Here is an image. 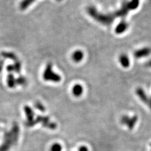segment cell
I'll return each instance as SVG.
<instances>
[{
  "instance_id": "1",
  "label": "cell",
  "mask_w": 151,
  "mask_h": 151,
  "mask_svg": "<svg viewBox=\"0 0 151 151\" xmlns=\"http://www.w3.org/2000/svg\"><path fill=\"white\" fill-rule=\"evenodd\" d=\"M20 134V128L17 124L13 125L12 130L4 136L3 143L0 145V151H8L18 141Z\"/></svg>"
},
{
  "instance_id": "2",
  "label": "cell",
  "mask_w": 151,
  "mask_h": 151,
  "mask_svg": "<svg viewBox=\"0 0 151 151\" xmlns=\"http://www.w3.org/2000/svg\"><path fill=\"white\" fill-rule=\"evenodd\" d=\"M88 13L89 15L92 17L96 21L100 22L103 25H108L111 24L114 21L115 16L114 14H109V15H105V14L100 13L97 11V9L93 6H90L88 8Z\"/></svg>"
},
{
  "instance_id": "3",
  "label": "cell",
  "mask_w": 151,
  "mask_h": 151,
  "mask_svg": "<svg viewBox=\"0 0 151 151\" xmlns=\"http://www.w3.org/2000/svg\"><path fill=\"white\" fill-rule=\"evenodd\" d=\"M43 78L47 81H52L55 83H58L60 81L61 77L58 74L55 73L52 70V66L50 64H49L44 70L43 74Z\"/></svg>"
},
{
  "instance_id": "4",
  "label": "cell",
  "mask_w": 151,
  "mask_h": 151,
  "mask_svg": "<svg viewBox=\"0 0 151 151\" xmlns=\"http://www.w3.org/2000/svg\"><path fill=\"white\" fill-rule=\"evenodd\" d=\"M120 122L122 125H125L129 130H132L134 129L135 125L138 122V116L137 115L130 116L129 115H125L120 118Z\"/></svg>"
},
{
  "instance_id": "5",
  "label": "cell",
  "mask_w": 151,
  "mask_h": 151,
  "mask_svg": "<svg viewBox=\"0 0 151 151\" xmlns=\"http://www.w3.org/2000/svg\"><path fill=\"white\" fill-rule=\"evenodd\" d=\"M151 54V48L149 47H142L134 51V56L137 59H142L149 56Z\"/></svg>"
},
{
  "instance_id": "6",
  "label": "cell",
  "mask_w": 151,
  "mask_h": 151,
  "mask_svg": "<svg viewBox=\"0 0 151 151\" xmlns=\"http://www.w3.org/2000/svg\"><path fill=\"white\" fill-rule=\"evenodd\" d=\"M135 94L138 97V98L140 100V101L142 102L145 105H147V103L149 101V97L147 93L145 92L144 89L141 88V87H138L135 89Z\"/></svg>"
},
{
  "instance_id": "7",
  "label": "cell",
  "mask_w": 151,
  "mask_h": 151,
  "mask_svg": "<svg viewBox=\"0 0 151 151\" xmlns=\"http://www.w3.org/2000/svg\"><path fill=\"white\" fill-rule=\"evenodd\" d=\"M119 62L123 68L128 69L130 67L131 61L129 56L127 54L122 53L119 55Z\"/></svg>"
},
{
  "instance_id": "8",
  "label": "cell",
  "mask_w": 151,
  "mask_h": 151,
  "mask_svg": "<svg viewBox=\"0 0 151 151\" xmlns=\"http://www.w3.org/2000/svg\"><path fill=\"white\" fill-rule=\"evenodd\" d=\"M129 27V24L128 23V22L123 20L115 27V32L118 35L122 34L128 30Z\"/></svg>"
},
{
  "instance_id": "9",
  "label": "cell",
  "mask_w": 151,
  "mask_h": 151,
  "mask_svg": "<svg viewBox=\"0 0 151 151\" xmlns=\"http://www.w3.org/2000/svg\"><path fill=\"white\" fill-rule=\"evenodd\" d=\"M24 111L27 119V122H30L34 120V112L33 111L32 109L28 106L24 107Z\"/></svg>"
},
{
  "instance_id": "10",
  "label": "cell",
  "mask_w": 151,
  "mask_h": 151,
  "mask_svg": "<svg viewBox=\"0 0 151 151\" xmlns=\"http://www.w3.org/2000/svg\"><path fill=\"white\" fill-rule=\"evenodd\" d=\"M83 93V88L81 84H76L73 88V94L76 97H79L81 96Z\"/></svg>"
},
{
  "instance_id": "11",
  "label": "cell",
  "mask_w": 151,
  "mask_h": 151,
  "mask_svg": "<svg viewBox=\"0 0 151 151\" xmlns=\"http://www.w3.org/2000/svg\"><path fill=\"white\" fill-rule=\"evenodd\" d=\"M84 58V54L81 50H78L75 51L72 55V59L75 63L81 62Z\"/></svg>"
},
{
  "instance_id": "12",
  "label": "cell",
  "mask_w": 151,
  "mask_h": 151,
  "mask_svg": "<svg viewBox=\"0 0 151 151\" xmlns=\"http://www.w3.org/2000/svg\"><path fill=\"white\" fill-rule=\"evenodd\" d=\"M63 146L59 143H54L51 145L50 148V151H62Z\"/></svg>"
},
{
  "instance_id": "13",
  "label": "cell",
  "mask_w": 151,
  "mask_h": 151,
  "mask_svg": "<svg viewBox=\"0 0 151 151\" xmlns=\"http://www.w3.org/2000/svg\"><path fill=\"white\" fill-rule=\"evenodd\" d=\"M15 79H14L12 76V75H9V78H8V85H9V87L10 88H13L15 86Z\"/></svg>"
},
{
  "instance_id": "14",
  "label": "cell",
  "mask_w": 151,
  "mask_h": 151,
  "mask_svg": "<svg viewBox=\"0 0 151 151\" xmlns=\"http://www.w3.org/2000/svg\"><path fill=\"white\" fill-rule=\"evenodd\" d=\"M35 107L37 108V109L39 110H40V111H44V110H45L44 106L43 105H42L40 103H39V102H37V103L35 104Z\"/></svg>"
},
{
  "instance_id": "15",
  "label": "cell",
  "mask_w": 151,
  "mask_h": 151,
  "mask_svg": "<svg viewBox=\"0 0 151 151\" xmlns=\"http://www.w3.org/2000/svg\"><path fill=\"white\" fill-rule=\"evenodd\" d=\"M78 151H89L88 148L85 145H82L79 148Z\"/></svg>"
},
{
  "instance_id": "16",
  "label": "cell",
  "mask_w": 151,
  "mask_h": 151,
  "mask_svg": "<svg viewBox=\"0 0 151 151\" xmlns=\"http://www.w3.org/2000/svg\"><path fill=\"white\" fill-rule=\"evenodd\" d=\"M148 107L149 108V109L151 110V96L149 97V101L147 103V105Z\"/></svg>"
},
{
  "instance_id": "17",
  "label": "cell",
  "mask_w": 151,
  "mask_h": 151,
  "mask_svg": "<svg viewBox=\"0 0 151 151\" xmlns=\"http://www.w3.org/2000/svg\"><path fill=\"white\" fill-rule=\"evenodd\" d=\"M146 65H147V67H149V68H151V59L149 60L148 62L146 63Z\"/></svg>"
},
{
  "instance_id": "18",
  "label": "cell",
  "mask_w": 151,
  "mask_h": 151,
  "mask_svg": "<svg viewBox=\"0 0 151 151\" xmlns=\"http://www.w3.org/2000/svg\"><path fill=\"white\" fill-rule=\"evenodd\" d=\"M57 1H60L61 0H57Z\"/></svg>"
},
{
  "instance_id": "19",
  "label": "cell",
  "mask_w": 151,
  "mask_h": 151,
  "mask_svg": "<svg viewBox=\"0 0 151 151\" xmlns=\"http://www.w3.org/2000/svg\"><path fill=\"white\" fill-rule=\"evenodd\" d=\"M150 151H151V143H150Z\"/></svg>"
}]
</instances>
